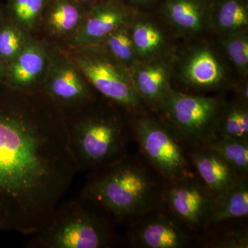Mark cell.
<instances>
[{"label": "cell", "instance_id": "25", "mask_svg": "<svg viewBox=\"0 0 248 248\" xmlns=\"http://www.w3.org/2000/svg\"><path fill=\"white\" fill-rule=\"evenodd\" d=\"M49 0H9L11 20L26 32H31L41 22Z\"/></svg>", "mask_w": 248, "mask_h": 248}, {"label": "cell", "instance_id": "28", "mask_svg": "<svg viewBox=\"0 0 248 248\" xmlns=\"http://www.w3.org/2000/svg\"><path fill=\"white\" fill-rule=\"evenodd\" d=\"M133 9L143 12L144 10L157 7L161 0H120Z\"/></svg>", "mask_w": 248, "mask_h": 248}, {"label": "cell", "instance_id": "20", "mask_svg": "<svg viewBox=\"0 0 248 248\" xmlns=\"http://www.w3.org/2000/svg\"><path fill=\"white\" fill-rule=\"evenodd\" d=\"M151 19L139 12L131 24V35L139 61L153 60L166 46V37Z\"/></svg>", "mask_w": 248, "mask_h": 248}, {"label": "cell", "instance_id": "26", "mask_svg": "<svg viewBox=\"0 0 248 248\" xmlns=\"http://www.w3.org/2000/svg\"><path fill=\"white\" fill-rule=\"evenodd\" d=\"M29 37V32L11 20L0 26V60L5 66L17 58Z\"/></svg>", "mask_w": 248, "mask_h": 248}, {"label": "cell", "instance_id": "15", "mask_svg": "<svg viewBox=\"0 0 248 248\" xmlns=\"http://www.w3.org/2000/svg\"><path fill=\"white\" fill-rule=\"evenodd\" d=\"M130 72L138 95L148 108L156 113L160 103L171 88L170 66L163 60L153 59L137 62Z\"/></svg>", "mask_w": 248, "mask_h": 248}, {"label": "cell", "instance_id": "24", "mask_svg": "<svg viewBox=\"0 0 248 248\" xmlns=\"http://www.w3.org/2000/svg\"><path fill=\"white\" fill-rule=\"evenodd\" d=\"M132 23L119 27L100 44L112 58L129 69L139 62L132 40Z\"/></svg>", "mask_w": 248, "mask_h": 248}, {"label": "cell", "instance_id": "5", "mask_svg": "<svg viewBox=\"0 0 248 248\" xmlns=\"http://www.w3.org/2000/svg\"><path fill=\"white\" fill-rule=\"evenodd\" d=\"M131 115L133 140L143 159L165 184L195 174L188 146L169 124L149 112Z\"/></svg>", "mask_w": 248, "mask_h": 248}, {"label": "cell", "instance_id": "1", "mask_svg": "<svg viewBox=\"0 0 248 248\" xmlns=\"http://www.w3.org/2000/svg\"><path fill=\"white\" fill-rule=\"evenodd\" d=\"M62 114L48 97L0 94V231L33 234L78 172Z\"/></svg>", "mask_w": 248, "mask_h": 248}, {"label": "cell", "instance_id": "14", "mask_svg": "<svg viewBox=\"0 0 248 248\" xmlns=\"http://www.w3.org/2000/svg\"><path fill=\"white\" fill-rule=\"evenodd\" d=\"M183 81L197 90H214L223 87L227 80L226 68L215 50L207 45L192 48L181 66Z\"/></svg>", "mask_w": 248, "mask_h": 248}, {"label": "cell", "instance_id": "4", "mask_svg": "<svg viewBox=\"0 0 248 248\" xmlns=\"http://www.w3.org/2000/svg\"><path fill=\"white\" fill-rule=\"evenodd\" d=\"M113 222L79 195L59 203L28 241L29 248H110L120 244Z\"/></svg>", "mask_w": 248, "mask_h": 248}, {"label": "cell", "instance_id": "16", "mask_svg": "<svg viewBox=\"0 0 248 248\" xmlns=\"http://www.w3.org/2000/svg\"><path fill=\"white\" fill-rule=\"evenodd\" d=\"M211 4L212 0H161L158 7L178 32L192 35L209 24Z\"/></svg>", "mask_w": 248, "mask_h": 248}, {"label": "cell", "instance_id": "19", "mask_svg": "<svg viewBox=\"0 0 248 248\" xmlns=\"http://www.w3.org/2000/svg\"><path fill=\"white\" fill-rule=\"evenodd\" d=\"M248 217V177H246L241 178L227 193L215 201L204 230L222 222L247 219Z\"/></svg>", "mask_w": 248, "mask_h": 248}, {"label": "cell", "instance_id": "9", "mask_svg": "<svg viewBox=\"0 0 248 248\" xmlns=\"http://www.w3.org/2000/svg\"><path fill=\"white\" fill-rule=\"evenodd\" d=\"M44 84L45 95L62 112L75 113L94 100L89 82L68 55L59 50H49Z\"/></svg>", "mask_w": 248, "mask_h": 248}, {"label": "cell", "instance_id": "30", "mask_svg": "<svg viewBox=\"0 0 248 248\" xmlns=\"http://www.w3.org/2000/svg\"><path fill=\"white\" fill-rule=\"evenodd\" d=\"M6 71V66L0 60V79H4Z\"/></svg>", "mask_w": 248, "mask_h": 248}, {"label": "cell", "instance_id": "10", "mask_svg": "<svg viewBox=\"0 0 248 248\" xmlns=\"http://www.w3.org/2000/svg\"><path fill=\"white\" fill-rule=\"evenodd\" d=\"M215 201L195 173L165 184L163 202L197 234L205 229Z\"/></svg>", "mask_w": 248, "mask_h": 248}, {"label": "cell", "instance_id": "7", "mask_svg": "<svg viewBox=\"0 0 248 248\" xmlns=\"http://www.w3.org/2000/svg\"><path fill=\"white\" fill-rule=\"evenodd\" d=\"M226 103L218 96L187 94L170 88L156 113L187 146L205 145L217 137V121Z\"/></svg>", "mask_w": 248, "mask_h": 248}, {"label": "cell", "instance_id": "27", "mask_svg": "<svg viewBox=\"0 0 248 248\" xmlns=\"http://www.w3.org/2000/svg\"><path fill=\"white\" fill-rule=\"evenodd\" d=\"M222 46L241 77L248 73V33L246 30L223 36Z\"/></svg>", "mask_w": 248, "mask_h": 248}, {"label": "cell", "instance_id": "22", "mask_svg": "<svg viewBox=\"0 0 248 248\" xmlns=\"http://www.w3.org/2000/svg\"><path fill=\"white\" fill-rule=\"evenodd\" d=\"M217 136L248 140V104L235 99L226 103L217 121Z\"/></svg>", "mask_w": 248, "mask_h": 248}, {"label": "cell", "instance_id": "12", "mask_svg": "<svg viewBox=\"0 0 248 248\" xmlns=\"http://www.w3.org/2000/svg\"><path fill=\"white\" fill-rule=\"evenodd\" d=\"M192 169L207 190L220 198L227 193L242 177L229 163L206 145L188 147Z\"/></svg>", "mask_w": 248, "mask_h": 248}, {"label": "cell", "instance_id": "13", "mask_svg": "<svg viewBox=\"0 0 248 248\" xmlns=\"http://www.w3.org/2000/svg\"><path fill=\"white\" fill-rule=\"evenodd\" d=\"M48 62L49 50L30 37L17 58L6 66L4 79L11 89L31 92L44 82L42 79L46 76Z\"/></svg>", "mask_w": 248, "mask_h": 248}, {"label": "cell", "instance_id": "3", "mask_svg": "<svg viewBox=\"0 0 248 248\" xmlns=\"http://www.w3.org/2000/svg\"><path fill=\"white\" fill-rule=\"evenodd\" d=\"M92 102L66 122L70 151L78 172H91L119 161L128 154L133 141L130 118L126 122L118 112L95 108Z\"/></svg>", "mask_w": 248, "mask_h": 248}, {"label": "cell", "instance_id": "31", "mask_svg": "<svg viewBox=\"0 0 248 248\" xmlns=\"http://www.w3.org/2000/svg\"><path fill=\"white\" fill-rule=\"evenodd\" d=\"M1 17H2V11H1V8H0V21H1Z\"/></svg>", "mask_w": 248, "mask_h": 248}, {"label": "cell", "instance_id": "18", "mask_svg": "<svg viewBox=\"0 0 248 248\" xmlns=\"http://www.w3.org/2000/svg\"><path fill=\"white\" fill-rule=\"evenodd\" d=\"M209 24L223 36L246 30L248 0H212Z\"/></svg>", "mask_w": 248, "mask_h": 248}, {"label": "cell", "instance_id": "11", "mask_svg": "<svg viewBox=\"0 0 248 248\" xmlns=\"http://www.w3.org/2000/svg\"><path fill=\"white\" fill-rule=\"evenodd\" d=\"M140 11L120 0H103L86 10L79 29L69 39L73 47L100 45L109 34L131 24Z\"/></svg>", "mask_w": 248, "mask_h": 248}, {"label": "cell", "instance_id": "8", "mask_svg": "<svg viewBox=\"0 0 248 248\" xmlns=\"http://www.w3.org/2000/svg\"><path fill=\"white\" fill-rule=\"evenodd\" d=\"M124 244L134 248H187L197 246V234L162 203L128 226Z\"/></svg>", "mask_w": 248, "mask_h": 248}, {"label": "cell", "instance_id": "17", "mask_svg": "<svg viewBox=\"0 0 248 248\" xmlns=\"http://www.w3.org/2000/svg\"><path fill=\"white\" fill-rule=\"evenodd\" d=\"M86 12L73 0H49L40 22L50 35L70 39L79 29Z\"/></svg>", "mask_w": 248, "mask_h": 248}, {"label": "cell", "instance_id": "29", "mask_svg": "<svg viewBox=\"0 0 248 248\" xmlns=\"http://www.w3.org/2000/svg\"><path fill=\"white\" fill-rule=\"evenodd\" d=\"M80 6H82L85 9L88 10L92 7L94 5L101 2L103 0H73Z\"/></svg>", "mask_w": 248, "mask_h": 248}, {"label": "cell", "instance_id": "2", "mask_svg": "<svg viewBox=\"0 0 248 248\" xmlns=\"http://www.w3.org/2000/svg\"><path fill=\"white\" fill-rule=\"evenodd\" d=\"M164 187L143 156L129 153L113 164L89 172L79 195L113 223L128 226L162 203Z\"/></svg>", "mask_w": 248, "mask_h": 248}, {"label": "cell", "instance_id": "23", "mask_svg": "<svg viewBox=\"0 0 248 248\" xmlns=\"http://www.w3.org/2000/svg\"><path fill=\"white\" fill-rule=\"evenodd\" d=\"M206 146L221 155L241 177H248V140L217 136Z\"/></svg>", "mask_w": 248, "mask_h": 248}, {"label": "cell", "instance_id": "6", "mask_svg": "<svg viewBox=\"0 0 248 248\" xmlns=\"http://www.w3.org/2000/svg\"><path fill=\"white\" fill-rule=\"evenodd\" d=\"M68 56L86 81L108 101L130 115L148 112L134 87L130 69L112 58L102 45L73 47Z\"/></svg>", "mask_w": 248, "mask_h": 248}, {"label": "cell", "instance_id": "21", "mask_svg": "<svg viewBox=\"0 0 248 248\" xmlns=\"http://www.w3.org/2000/svg\"><path fill=\"white\" fill-rule=\"evenodd\" d=\"M231 220L210 227L197 234V246L210 248H248V230L245 219Z\"/></svg>", "mask_w": 248, "mask_h": 248}]
</instances>
